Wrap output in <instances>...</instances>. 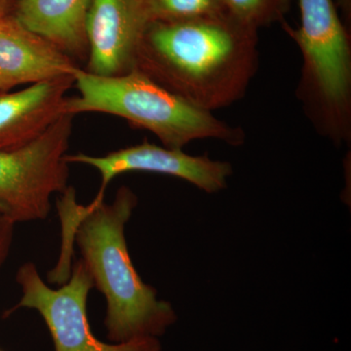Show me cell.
Instances as JSON below:
<instances>
[{
    "label": "cell",
    "mask_w": 351,
    "mask_h": 351,
    "mask_svg": "<svg viewBox=\"0 0 351 351\" xmlns=\"http://www.w3.org/2000/svg\"><path fill=\"white\" fill-rule=\"evenodd\" d=\"M258 66L257 29L226 11L198 19L149 23L134 68L213 112L243 98Z\"/></svg>",
    "instance_id": "1"
},
{
    "label": "cell",
    "mask_w": 351,
    "mask_h": 351,
    "mask_svg": "<svg viewBox=\"0 0 351 351\" xmlns=\"http://www.w3.org/2000/svg\"><path fill=\"white\" fill-rule=\"evenodd\" d=\"M137 205V195L127 186L117 191L112 203L82 206L73 189H66L59 202L63 249H71L75 239L94 286L106 297L105 326L112 343L158 339L177 321L175 309L157 299L156 289L142 280L129 255L124 232Z\"/></svg>",
    "instance_id": "2"
},
{
    "label": "cell",
    "mask_w": 351,
    "mask_h": 351,
    "mask_svg": "<svg viewBox=\"0 0 351 351\" xmlns=\"http://www.w3.org/2000/svg\"><path fill=\"white\" fill-rule=\"evenodd\" d=\"M73 77L80 95L66 98L64 114L115 115L152 132L169 149H182L203 138H216L232 147H239L246 140L243 129L195 107L137 68L114 76L78 69Z\"/></svg>",
    "instance_id": "3"
},
{
    "label": "cell",
    "mask_w": 351,
    "mask_h": 351,
    "mask_svg": "<svg viewBox=\"0 0 351 351\" xmlns=\"http://www.w3.org/2000/svg\"><path fill=\"white\" fill-rule=\"evenodd\" d=\"M301 27L284 25L302 55L298 95L316 130L336 144L351 137V48L332 0H299Z\"/></svg>",
    "instance_id": "4"
},
{
    "label": "cell",
    "mask_w": 351,
    "mask_h": 351,
    "mask_svg": "<svg viewBox=\"0 0 351 351\" xmlns=\"http://www.w3.org/2000/svg\"><path fill=\"white\" fill-rule=\"evenodd\" d=\"M73 119L60 117L23 149L0 151V213L15 225L47 218L52 195L66 191Z\"/></svg>",
    "instance_id": "5"
},
{
    "label": "cell",
    "mask_w": 351,
    "mask_h": 351,
    "mask_svg": "<svg viewBox=\"0 0 351 351\" xmlns=\"http://www.w3.org/2000/svg\"><path fill=\"white\" fill-rule=\"evenodd\" d=\"M16 281L22 298L4 313L8 317L20 308L34 309L49 330L55 351H161L156 338L133 339L123 343H106L92 332L87 315V300L93 279L82 261L71 269V276L59 289L50 288L39 276L36 265L25 263L18 269Z\"/></svg>",
    "instance_id": "6"
},
{
    "label": "cell",
    "mask_w": 351,
    "mask_h": 351,
    "mask_svg": "<svg viewBox=\"0 0 351 351\" xmlns=\"http://www.w3.org/2000/svg\"><path fill=\"white\" fill-rule=\"evenodd\" d=\"M66 162L85 164L101 175L100 191L94 200L101 201L106 189L117 176L129 172H149L173 176L195 184L208 193H216L228 186L232 164L213 160L206 156H195L182 149L144 144L112 152L103 156L84 154H66Z\"/></svg>",
    "instance_id": "7"
},
{
    "label": "cell",
    "mask_w": 351,
    "mask_h": 351,
    "mask_svg": "<svg viewBox=\"0 0 351 351\" xmlns=\"http://www.w3.org/2000/svg\"><path fill=\"white\" fill-rule=\"evenodd\" d=\"M149 24L144 0H92L85 25L87 71L114 76L134 69Z\"/></svg>",
    "instance_id": "8"
},
{
    "label": "cell",
    "mask_w": 351,
    "mask_h": 351,
    "mask_svg": "<svg viewBox=\"0 0 351 351\" xmlns=\"http://www.w3.org/2000/svg\"><path fill=\"white\" fill-rule=\"evenodd\" d=\"M73 84V76H64L0 95V151L23 149L40 138L64 115L66 94Z\"/></svg>",
    "instance_id": "9"
},
{
    "label": "cell",
    "mask_w": 351,
    "mask_h": 351,
    "mask_svg": "<svg viewBox=\"0 0 351 351\" xmlns=\"http://www.w3.org/2000/svg\"><path fill=\"white\" fill-rule=\"evenodd\" d=\"M71 57L25 27L15 16L0 19V82L10 87L75 76Z\"/></svg>",
    "instance_id": "10"
},
{
    "label": "cell",
    "mask_w": 351,
    "mask_h": 351,
    "mask_svg": "<svg viewBox=\"0 0 351 351\" xmlns=\"http://www.w3.org/2000/svg\"><path fill=\"white\" fill-rule=\"evenodd\" d=\"M92 0H20L15 17L29 31L69 57L83 56L88 46L85 25Z\"/></svg>",
    "instance_id": "11"
},
{
    "label": "cell",
    "mask_w": 351,
    "mask_h": 351,
    "mask_svg": "<svg viewBox=\"0 0 351 351\" xmlns=\"http://www.w3.org/2000/svg\"><path fill=\"white\" fill-rule=\"evenodd\" d=\"M152 22H172L211 17L226 12L221 0H144Z\"/></svg>",
    "instance_id": "12"
},
{
    "label": "cell",
    "mask_w": 351,
    "mask_h": 351,
    "mask_svg": "<svg viewBox=\"0 0 351 351\" xmlns=\"http://www.w3.org/2000/svg\"><path fill=\"white\" fill-rule=\"evenodd\" d=\"M226 10L235 20L257 29L280 17L286 0H221Z\"/></svg>",
    "instance_id": "13"
},
{
    "label": "cell",
    "mask_w": 351,
    "mask_h": 351,
    "mask_svg": "<svg viewBox=\"0 0 351 351\" xmlns=\"http://www.w3.org/2000/svg\"><path fill=\"white\" fill-rule=\"evenodd\" d=\"M14 226L15 223L0 213V267L3 265L10 252Z\"/></svg>",
    "instance_id": "14"
},
{
    "label": "cell",
    "mask_w": 351,
    "mask_h": 351,
    "mask_svg": "<svg viewBox=\"0 0 351 351\" xmlns=\"http://www.w3.org/2000/svg\"><path fill=\"white\" fill-rule=\"evenodd\" d=\"M11 8V0H0V19L8 15Z\"/></svg>",
    "instance_id": "15"
},
{
    "label": "cell",
    "mask_w": 351,
    "mask_h": 351,
    "mask_svg": "<svg viewBox=\"0 0 351 351\" xmlns=\"http://www.w3.org/2000/svg\"><path fill=\"white\" fill-rule=\"evenodd\" d=\"M8 88L11 87L7 85L6 83L0 82V90L8 89Z\"/></svg>",
    "instance_id": "16"
},
{
    "label": "cell",
    "mask_w": 351,
    "mask_h": 351,
    "mask_svg": "<svg viewBox=\"0 0 351 351\" xmlns=\"http://www.w3.org/2000/svg\"><path fill=\"white\" fill-rule=\"evenodd\" d=\"M0 351H1V350H0Z\"/></svg>",
    "instance_id": "17"
}]
</instances>
